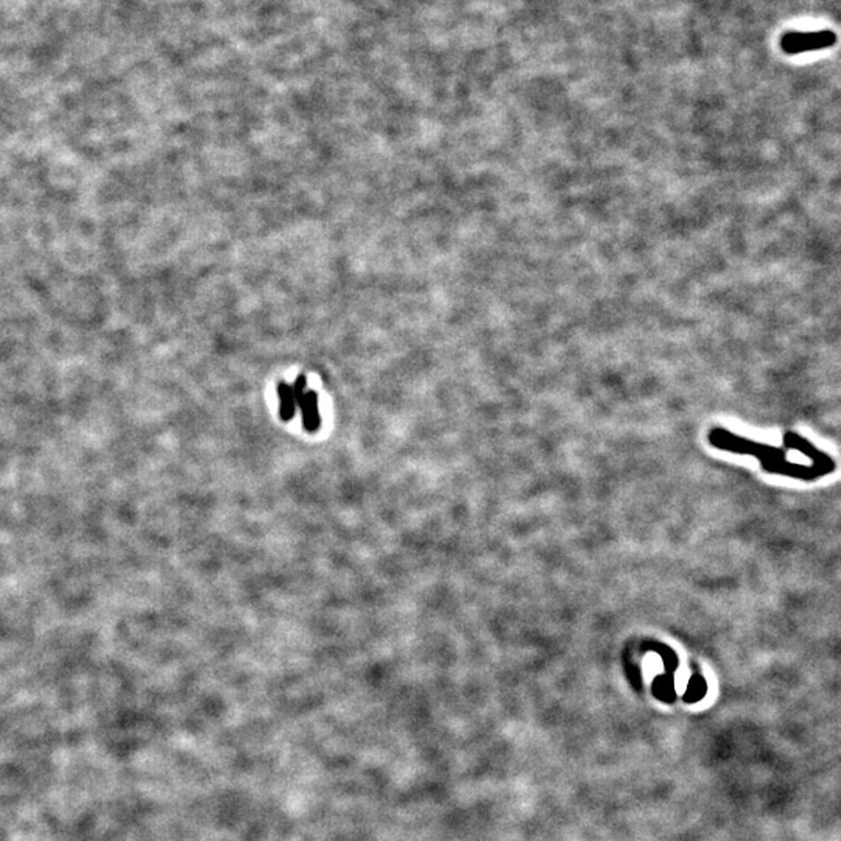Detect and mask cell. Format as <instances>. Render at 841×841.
I'll list each match as a JSON object with an SVG mask.
<instances>
[{"instance_id": "cell-1", "label": "cell", "mask_w": 841, "mask_h": 841, "mask_svg": "<svg viewBox=\"0 0 841 841\" xmlns=\"http://www.w3.org/2000/svg\"><path fill=\"white\" fill-rule=\"evenodd\" d=\"M709 443L713 444V448H717V449L756 456L762 464L764 471L770 472V474L793 477V479H799L804 482H814L818 477L830 474V469L824 468L822 464L814 463L812 466H804V464L789 462L785 449L768 446V444L756 443L751 440L734 435L731 432L721 429V427H715L711 431Z\"/></svg>"}, {"instance_id": "cell-4", "label": "cell", "mask_w": 841, "mask_h": 841, "mask_svg": "<svg viewBox=\"0 0 841 841\" xmlns=\"http://www.w3.org/2000/svg\"><path fill=\"white\" fill-rule=\"evenodd\" d=\"M298 407L301 410L302 424L308 432H316L320 427V411H318V398L316 393L306 390L301 398L298 399Z\"/></svg>"}, {"instance_id": "cell-3", "label": "cell", "mask_w": 841, "mask_h": 841, "mask_svg": "<svg viewBox=\"0 0 841 841\" xmlns=\"http://www.w3.org/2000/svg\"><path fill=\"white\" fill-rule=\"evenodd\" d=\"M783 449L799 450L804 456H809L810 460L815 463V464H822V466H826V468L837 469V463H835L828 454L820 452L814 444L809 443L806 438L798 435L795 432H787V433L783 435Z\"/></svg>"}, {"instance_id": "cell-5", "label": "cell", "mask_w": 841, "mask_h": 841, "mask_svg": "<svg viewBox=\"0 0 841 841\" xmlns=\"http://www.w3.org/2000/svg\"><path fill=\"white\" fill-rule=\"evenodd\" d=\"M277 393H279V401H281V409H279L281 417L284 421H290L292 417H295V411L298 409V401H296L293 386L287 385L285 382H283L277 386Z\"/></svg>"}, {"instance_id": "cell-2", "label": "cell", "mask_w": 841, "mask_h": 841, "mask_svg": "<svg viewBox=\"0 0 841 841\" xmlns=\"http://www.w3.org/2000/svg\"><path fill=\"white\" fill-rule=\"evenodd\" d=\"M837 43V35L832 30H818V32H790L785 33L781 38V49L787 55H799L806 51H822L829 49Z\"/></svg>"}]
</instances>
